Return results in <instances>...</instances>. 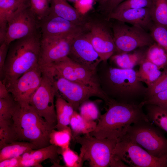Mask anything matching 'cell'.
I'll use <instances>...</instances> for the list:
<instances>
[{
    "label": "cell",
    "mask_w": 167,
    "mask_h": 167,
    "mask_svg": "<svg viewBox=\"0 0 167 167\" xmlns=\"http://www.w3.org/2000/svg\"><path fill=\"white\" fill-rule=\"evenodd\" d=\"M96 73L101 90L109 98L135 103V100L145 97L147 87L140 80L138 71L118 68L108 61H101Z\"/></svg>",
    "instance_id": "1"
},
{
    "label": "cell",
    "mask_w": 167,
    "mask_h": 167,
    "mask_svg": "<svg viewBox=\"0 0 167 167\" xmlns=\"http://www.w3.org/2000/svg\"><path fill=\"white\" fill-rule=\"evenodd\" d=\"M106 104L108 106L106 112L100 115L95 129L90 134L97 138L118 141L126 134L132 124L149 121L143 110V101L126 103L109 98Z\"/></svg>",
    "instance_id": "2"
},
{
    "label": "cell",
    "mask_w": 167,
    "mask_h": 167,
    "mask_svg": "<svg viewBox=\"0 0 167 167\" xmlns=\"http://www.w3.org/2000/svg\"><path fill=\"white\" fill-rule=\"evenodd\" d=\"M40 35L38 32L9 44L1 80L6 87L38 64Z\"/></svg>",
    "instance_id": "3"
},
{
    "label": "cell",
    "mask_w": 167,
    "mask_h": 167,
    "mask_svg": "<svg viewBox=\"0 0 167 167\" xmlns=\"http://www.w3.org/2000/svg\"><path fill=\"white\" fill-rule=\"evenodd\" d=\"M13 119L16 141L29 142L38 149L51 144L50 135L54 127L40 116L29 104H19Z\"/></svg>",
    "instance_id": "4"
},
{
    "label": "cell",
    "mask_w": 167,
    "mask_h": 167,
    "mask_svg": "<svg viewBox=\"0 0 167 167\" xmlns=\"http://www.w3.org/2000/svg\"><path fill=\"white\" fill-rule=\"evenodd\" d=\"M73 139L81 146L79 156L92 167H123L124 164L113 154L118 140L100 139L90 134L79 135Z\"/></svg>",
    "instance_id": "5"
},
{
    "label": "cell",
    "mask_w": 167,
    "mask_h": 167,
    "mask_svg": "<svg viewBox=\"0 0 167 167\" xmlns=\"http://www.w3.org/2000/svg\"><path fill=\"white\" fill-rule=\"evenodd\" d=\"M163 131L149 121L130 126L126 134L152 156L167 158V138Z\"/></svg>",
    "instance_id": "6"
},
{
    "label": "cell",
    "mask_w": 167,
    "mask_h": 167,
    "mask_svg": "<svg viewBox=\"0 0 167 167\" xmlns=\"http://www.w3.org/2000/svg\"><path fill=\"white\" fill-rule=\"evenodd\" d=\"M41 69V84L31 97L29 104L40 116L55 128L57 121L54 99L57 91L50 70L48 68Z\"/></svg>",
    "instance_id": "7"
},
{
    "label": "cell",
    "mask_w": 167,
    "mask_h": 167,
    "mask_svg": "<svg viewBox=\"0 0 167 167\" xmlns=\"http://www.w3.org/2000/svg\"><path fill=\"white\" fill-rule=\"evenodd\" d=\"M114 156L133 167H167L166 159L156 157L126 135L119 139Z\"/></svg>",
    "instance_id": "8"
},
{
    "label": "cell",
    "mask_w": 167,
    "mask_h": 167,
    "mask_svg": "<svg viewBox=\"0 0 167 167\" xmlns=\"http://www.w3.org/2000/svg\"><path fill=\"white\" fill-rule=\"evenodd\" d=\"M116 21L111 25L115 54L132 52L155 42L150 33L143 28Z\"/></svg>",
    "instance_id": "9"
},
{
    "label": "cell",
    "mask_w": 167,
    "mask_h": 167,
    "mask_svg": "<svg viewBox=\"0 0 167 167\" xmlns=\"http://www.w3.org/2000/svg\"><path fill=\"white\" fill-rule=\"evenodd\" d=\"M56 95L61 96L73 107L75 111L79 110L80 105L92 97H97L105 104L109 100L102 91L79 83L67 80L55 74L52 69Z\"/></svg>",
    "instance_id": "10"
},
{
    "label": "cell",
    "mask_w": 167,
    "mask_h": 167,
    "mask_svg": "<svg viewBox=\"0 0 167 167\" xmlns=\"http://www.w3.org/2000/svg\"><path fill=\"white\" fill-rule=\"evenodd\" d=\"M39 21L31 11L29 2L19 8L7 19L5 42H12L38 33Z\"/></svg>",
    "instance_id": "11"
},
{
    "label": "cell",
    "mask_w": 167,
    "mask_h": 167,
    "mask_svg": "<svg viewBox=\"0 0 167 167\" xmlns=\"http://www.w3.org/2000/svg\"><path fill=\"white\" fill-rule=\"evenodd\" d=\"M51 67L55 74L67 80L102 91L96 71L85 68L68 56L53 63L47 67Z\"/></svg>",
    "instance_id": "12"
},
{
    "label": "cell",
    "mask_w": 167,
    "mask_h": 167,
    "mask_svg": "<svg viewBox=\"0 0 167 167\" xmlns=\"http://www.w3.org/2000/svg\"><path fill=\"white\" fill-rule=\"evenodd\" d=\"M82 33L60 37H41L38 60L40 66L41 68L47 67L53 63L68 56L74 40Z\"/></svg>",
    "instance_id": "13"
},
{
    "label": "cell",
    "mask_w": 167,
    "mask_h": 167,
    "mask_svg": "<svg viewBox=\"0 0 167 167\" xmlns=\"http://www.w3.org/2000/svg\"><path fill=\"white\" fill-rule=\"evenodd\" d=\"M42 77L41 68L38 64L6 87L19 105L28 104L31 97L40 86Z\"/></svg>",
    "instance_id": "14"
},
{
    "label": "cell",
    "mask_w": 167,
    "mask_h": 167,
    "mask_svg": "<svg viewBox=\"0 0 167 167\" xmlns=\"http://www.w3.org/2000/svg\"><path fill=\"white\" fill-rule=\"evenodd\" d=\"M85 35L102 61L107 62L116 53L112 32L104 23L88 22Z\"/></svg>",
    "instance_id": "15"
},
{
    "label": "cell",
    "mask_w": 167,
    "mask_h": 167,
    "mask_svg": "<svg viewBox=\"0 0 167 167\" xmlns=\"http://www.w3.org/2000/svg\"><path fill=\"white\" fill-rule=\"evenodd\" d=\"M41 37H60L85 32L87 24H78L50 12L39 21Z\"/></svg>",
    "instance_id": "16"
},
{
    "label": "cell",
    "mask_w": 167,
    "mask_h": 167,
    "mask_svg": "<svg viewBox=\"0 0 167 167\" xmlns=\"http://www.w3.org/2000/svg\"><path fill=\"white\" fill-rule=\"evenodd\" d=\"M85 33L74 39L68 57L85 68L95 71L102 61Z\"/></svg>",
    "instance_id": "17"
},
{
    "label": "cell",
    "mask_w": 167,
    "mask_h": 167,
    "mask_svg": "<svg viewBox=\"0 0 167 167\" xmlns=\"http://www.w3.org/2000/svg\"><path fill=\"white\" fill-rule=\"evenodd\" d=\"M108 20L114 19L143 28L147 31L153 23L148 7L112 11L107 15Z\"/></svg>",
    "instance_id": "18"
},
{
    "label": "cell",
    "mask_w": 167,
    "mask_h": 167,
    "mask_svg": "<svg viewBox=\"0 0 167 167\" xmlns=\"http://www.w3.org/2000/svg\"><path fill=\"white\" fill-rule=\"evenodd\" d=\"M50 0V12L80 25H85L88 22L83 14L71 5L66 0Z\"/></svg>",
    "instance_id": "19"
},
{
    "label": "cell",
    "mask_w": 167,
    "mask_h": 167,
    "mask_svg": "<svg viewBox=\"0 0 167 167\" xmlns=\"http://www.w3.org/2000/svg\"><path fill=\"white\" fill-rule=\"evenodd\" d=\"M19 103L10 93L0 98V132L9 134L13 132V116Z\"/></svg>",
    "instance_id": "20"
},
{
    "label": "cell",
    "mask_w": 167,
    "mask_h": 167,
    "mask_svg": "<svg viewBox=\"0 0 167 167\" xmlns=\"http://www.w3.org/2000/svg\"><path fill=\"white\" fill-rule=\"evenodd\" d=\"M58 147L52 144L41 148L33 149L21 155L22 159H30L40 165L48 159H49L54 166L60 167Z\"/></svg>",
    "instance_id": "21"
},
{
    "label": "cell",
    "mask_w": 167,
    "mask_h": 167,
    "mask_svg": "<svg viewBox=\"0 0 167 167\" xmlns=\"http://www.w3.org/2000/svg\"><path fill=\"white\" fill-rule=\"evenodd\" d=\"M145 52L135 51L128 53H116L113 55L110 59V64L116 67L126 69H133L139 65L145 58ZM115 67V66H114Z\"/></svg>",
    "instance_id": "22"
},
{
    "label": "cell",
    "mask_w": 167,
    "mask_h": 167,
    "mask_svg": "<svg viewBox=\"0 0 167 167\" xmlns=\"http://www.w3.org/2000/svg\"><path fill=\"white\" fill-rule=\"evenodd\" d=\"M55 108L57 123L55 129L61 130L69 128L71 118L75 111L72 106L59 96L56 95Z\"/></svg>",
    "instance_id": "23"
},
{
    "label": "cell",
    "mask_w": 167,
    "mask_h": 167,
    "mask_svg": "<svg viewBox=\"0 0 167 167\" xmlns=\"http://www.w3.org/2000/svg\"><path fill=\"white\" fill-rule=\"evenodd\" d=\"M36 149L38 148L34 145L27 142L15 141L6 144L0 148V162Z\"/></svg>",
    "instance_id": "24"
},
{
    "label": "cell",
    "mask_w": 167,
    "mask_h": 167,
    "mask_svg": "<svg viewBox=\"0 0 167 167\" xmlns=\"http://www.w3.org/2000/svg\"><path fill=\"white\" fill-rule=\"evenodd\" d=\"M97 124L95 121L85 119L75 111L69 125L72 131V139L81 135L90 134L95 129Z\"/></svg>",
    "instance_id": "25"
},
{
    "label": "cell",
    "mask_w": 167,
    "mask_h": 167,
    "mask_svg": "<svg viewBox=\"0 0 167 167\" xmlns=\"http://www.w3.org/2000/svg\"><path fill=\"white\" fill-rule=\"evenodd\" d=\"M144 106L149 121L167 133V107L152 104Z\"/></svg>",
    "instance_id": "26"
},
{
    "label": "cell",
    "mask_w": 167,
    "mask_h": 167,
    "mask_svg": "<svg viewBox=\"0 0 167 167\" xmlns=\"http://www.w3.org/2000/svg\"><path fill=\"white\" fill-rule=\"evenodd\" d=\"M145 58L160 70L167 67V52L155 41L145 51Z\"/></svg>",
    "instance_id": "27"
},
{
    "label": "cell",
    "mask_w": 167,
    "mask_h": 167,
    "mask_svg": "<svg viewBox=\"0 0 167 167\" xmlns=\"http://www.w3.org/2000/svg\"><path fill=\"white\" fill-rule=\"evenodd\" d=\"M29 0H0V28L7 27L8 17Z\"/></svg>",
    "instance_id": "28"
},
{
    "label": "cell",
    "mask_w": 167,
    "mask_h": 167,
    "mask_svg": "<svg viewBox=\"0 0 167 167\" xmlns=\"http://www.w3.org/2000/svg\"><path fill=\"white\" fill-rule=\"evenodd\" d=\"M138 71L140 80L145 83L147 86L151 84L161 75L162 71L155 65L145 58L139 65Z\"/></svg>",
    "instance_id": "29"
},
{
    "label": "cell",
    "mask_w": 167,
    "mask_h": 167,
    "mask_svg": "<svg viewBox=\"0 0 167 167\" xmlns=\"http://www.w3.org/2000/svg\"><path fill=\"white\" fill-rule=\"evenodd\" d=\"M149 8L153 23L167 28V0H152Z\"/></svg>",
    "instance_id": "30"
},
{
    "label": "cell",
    "mask_w": 167,
    "mask_h": 167,
    "mask_svg": "<svg viewBox=\"0 0 167 167\" xmlns=\"http://www.w3.org/2000/svg\"><path fill=\"white\" fill-rule=\"evenodd\" d=\"M72 137L70 127L61 130L54 129L50 135V143L61 148H67L69 147Z\"/></svg>",
    "instance_id": "31"
},
{
    "label": "cell",
    "mask_w": 167,
    "mask_h": 167,
    "mask_svg": "<svg viewBox=\"0 0 167 167\" xmlns=\"http://www.w3.org/2000/svg\"><path fill=\"white\" fill-rule=\"evenodd\" d=\"M31 11L40 21L50 12V0H29Z\"/></svg>",
    "instance_id": "32"
},
{
    "label": "cell",
    "mask_w": 167,
    "mask_h": 167,
    "mask_svg": "<svg viewBox=\"0 0 167 167\" xmlns=\"http://www.w3.org/2000/svg\"><path fill=\"white\" fill-rule=\"evenodd\" d=\"M79 110L80 114L87 120L95 121L100 115L97 105L93 101L87 100L80 106Z\"/></svg>",
    "instance_id": "33"
},
{
    "label": "cell",
    "mask_w": 167,
    "mask_h": 167,
    "mask_svg": "<svg viewBox=\"0 0 167 167\" xmlns=\"http://www.w3.org/2000/svg\"><path fill=\"white\" fill-rule=\"evenodd\" d=\"M167 89V67L164 69L159 77L150 85L144 100L161 92Z\"/></svg>",
    "instance_id": "34"
},
{
    "label": "cell",
    "mask_w": 167,
    "mask_h": 167,
    "mask_svg": "<svg viewBox=\"0 0 167 167\" xmlns=\"http://www.w3.org/2000/svg\"><path fill=\"white\" fill-rule=\"evenodd\" d=\"M58 153L62 156L65 165L67 167H81L84 162L78 155L69 147L62 149L59 148Z\"/></svg>",
    "instance_id": "35"
},
{
    "label": "cell",
    "mask_w": 167,
    "mask_h": 167,
    "mask_svg": "<svg viewBox=\"0 0 167 167\" xmlns=\"http://www.w3.org/2000/svg\"><path fill=\"white\" fill-rule=\"evenodd\" d=\"M149 31L154 41L167 52V28L153 23Z\"/></svg>",
    "instance_id": "36"
},
{
    "label": "cell",
    "mask_w": 167,
    "mask_h": 167,
    "mask_svg": "<svg viewBox=\"0 0 167 167\" xmlns=\"http://www.w3.org/2000/svg\"><path fill=\"white\" fill-rule=\"evenodd\" d=\"M152 2V0H126L113 11H119L129 9L150 8Z\"/></svg>",
    "instance_id": "37"
},
{
    "label": "cell",
    "mask_w": 167,
    "mask_h": 167,
    "mask_svg": "<svg viewBox=\"0 0 167 167\" xmlns=\"http://www.w3.org/2000/svg\"><path fill=\"white\" fill-rule=\"evenodd\" d=\"M143 101L145 105L152 104L167 107V89L150 96Z\"/></svg>",
    "instance_id": "38"
},
{
    "label": "cell",
    "mask_w": 167,
    "mask_h": 167,
    "mask_svg": "<svg viewBox=\"0 0 167 167\" xmlns=\"http://www.w3.org/2000/svg\"><path fill=\"white\" fill-rule=\"evenodd\" d=\"M9 45L5 42L0 46V76L2 80L3 77L4 67L7 55Z\"/></svg>",
    "instance_id": "39"
},
{
    "label": "cell",
    "mask_w": 167,
    "mask_h": 167,
    "mask_svg": "<svg viewBox=\"0 0 167 167\" xmlns=\"http://www.w3.org/2000/svg\"><path fill=\"white\" fill-rule=\"evenodd\" d=\"M21 156L7 159L0 162V167H20Z\"/></svg>",
    "instance_id": "40"
},
{
    "label": "cell",
    "mask_w": 167,
    "mask_h": 167,
    "mask_svg": "<svg viewBox=\"0 0 167 167\" xmlns=\"http://www.w3.org/2000/svg\"><path fill=\"white\" fill-rule=\"evenodd\" d=\"M126 0H107L103 9L107 15L119 4Z\"/></svg>",
    "instance_id": "41"
},
{
    "label": "cell",
    "mask_w": 167,
    "mask_h": 167,
    "mask_svg": "<svg viewBox=\"0 0 167 167\" xmlns=\"http://www.w3.org/2000/svg\"><path fill=\"white\" fill-rule=\"evenodd\" d=\"M93 0H77L75 6L77 10H85L89 9L92 6Z\"/></svg>",
    "instance_id": "42"
},
{
    "label": "cell",
    "mask_w": 167,
    "mask_h": 167,
    "mask_svg": "<svg viewBox=\"0 0 167 167\" xmlns=\"http://www.w3.org/2000/svg\"><path fill=\"white\" fill-rule=\"evenodd\" d=\"M10 93L5 84L0 80V98L5 97L7 96Z\"/></svg>",
    "instance_id": "43"
},
{
    "label": "cell",
    "mask_w": 167,
    "mask_h": 167,
    "mask_svg": "<svg viewBox=\"0 0 167 167\" xmlns=\"http://www.w3.org/2000/svg\"><path fill=\"white\" fill-rule=\"evenodd\" d=\"M107 0H97L100 7L102 8H103L105 6Z\"/></svg>",
    "instance_id": "44"
},
{
    "label": "cell",
    "mask_w": 167,
    "mask_h": 167,
    "mask_svg": "<svg viewBox=\"0 0 167 167\" xmlns=\"http://www.w3.org/2000/svg\"><path fill=\"white\" fill-rule=\"evenodd\" d=\"M166 163L167 164V158H166Z\"/></svg>",
    "instance_id": "45"
}]
</instances>
